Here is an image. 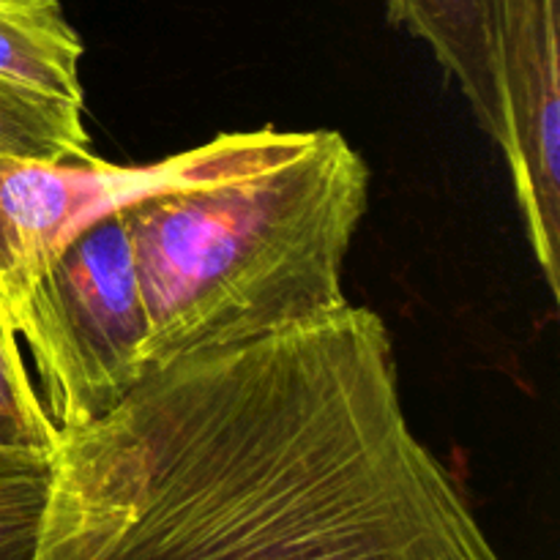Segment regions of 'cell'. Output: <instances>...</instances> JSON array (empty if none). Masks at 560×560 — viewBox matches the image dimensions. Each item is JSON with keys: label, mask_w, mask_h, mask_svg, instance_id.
I'll return each instance as SVG.
<instances>
[{"label": "cell", "mask_w": 560, "mask_h": 560, "mask_svg": "<svg viewBox=\"0 0 560 560\" xmlns=\"http://www.w3.org/2000/svg\"><path fill=\"white\" fill-rule=\"evenodd\" d=\"M36 560H503L364 306L145 372L60 430Z\"/></svg>", "instance_id": "6da1fadb"}, {"label": "cell", "mask_w": 560, "mask_h": 560, "mask_svg": "<svg viewBox=\"0 0 560 560\" xmlns=\"http://www.w3.org/2000/svg\"><path fill=\"white\" fill-rule=\"evenodd\" d=\"M370 170L339 131L293 159L164 189L120 211L148 317L145 370L348 306L345 257Z\"/></svg>", "instance_id": "7a4b0ae2"}, {"label": "cell", "mask_w": 560, "mask_h": 560, "mask_svg": "<svg viewBox=\"0 0 560 560\" xmlns=\"http://www.w3.org/2000/svg\"><path fill=\"white\" fill-rule=\"evenodd\" d=\"M312 131H224L151 164H113L77 151L58 159L0 156V312L14 323L55 257L109 213L164 189L257 173L293 159Z\"/></svg>", "instance_id": "3957f363"}, {"label": "cell", "mask_w": 560, "mask_h": 560, "mask_svg": "<svg viewBox=\"0 0 560 560\" xmlns=\"http://www.w3.org/2000/svg\"><path fill=\"white\" fill-rule=\"evenodd\" d=\"M58 430L102 419L145 375L148 317L124 217L77 235L42 273L14 323Z\"/></svg>", "instance_id": "277c9868"}, {"label": "cell", "mask_w": 560, "mask_h": 560, "mask_svg": "<svg viewBox=\"0 0 560 560\" xmlns=\"http://www.w3.org/2000/svg\"><path fill=\"white\" fill-rule=\"evenodd\" d=\"M503 96L501 153L530 252L560 301V0H490Z\"/></svg>", "instance_id": "5b68a950"}, {"label": "cell", "mask_w": 560, "mask_h": 560, "mask_svg": "<svg viewBox=\"0 0 560 560\" xmlns=\"http://www.w3.org/2000/svg\"><path fill=\"white\" fill-rule=\"evenodd\" d=\"M388 20L435 52L438 63L468 98L481 129L501 148L506 120L490 0H388Z\"/></svg>", "instance_id": "8992f818"}, {"label": "cell", "mask_w": 560, "mask_h": 560, "mask_svg": "<svg viewBox=\"0 0 560 560\" xmlns=\"http://www.w3.org/2000/svg\"><path fill=\"white\" fill-rule=\"evenodd\" d=\"M80 60L60 0H0V82L82 107Z\"/></svg>", "instance_id": "52a82bcc"}, {"label": "cell", "mask_w": 560, "mask_h": 560, "mask_svg": "<svg viewBox=\"0 0 560 560\" xmlns=\"http://www.w3.org/2000/svg\"><path fill=\"white\" fill-rule=\"evenodd\" d=\"M85 148L80 104L0 82V156L58 159Z\"/></svg>", "instance_id": "ba28073f"}, {"label": "cell", "mask_w": 560, "mask_h": 560, "mask_svg": "<svg viewBox=\"0 0 560 560\" xmlns=\"http://www.w3.org/2000/svg\"><path fill=\"white\" fill-rule=\"evenodd\" d=\"M60 430L25 370L14 331L0 312V454L52 463Z\"/></svg>", "instance_id": "9c48e42d"}, {"label": "cell", "mask_w": 560, "mask_h": 560, "mask_svg": "<svg viewBox=\"0 0 560 560\" xmlns=\"http://www.w3.org/2000/svg\"><path fill=\"white\" fill-rule=\"evenodd\" d=\"M49 498V463L0 454V560H36Z\"/></svg>", "instance_id": "30bf717a"}]
</instances>
